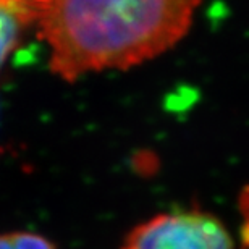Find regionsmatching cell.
<instances>
[{"label": "cell", "mask_w": 249, "mask_h": 249, "mask_svg": "<svg viewBox=\"0 0 249 249\" xmlns=\"http://www.w3.org/2000/svg\"><path fill=\"white\" fill-rule=\"evenodd\" d=\"M201 0H0L49 47L65 81L126 70L162 55L186 36Z\"/></svg>", "instance_id": "1"}, {"label": "cell", "mask_w": 249, "mask_h": 249, "mask_svg": "<svg viewBox=\"0 0 249 249\" xmlns=\"http://www.w3.org/2000/svg\"><path fill=\"white\" fill-rule=\"evenodd\" d=\"M122 249H236L225 225L201 211L159 213L138 225Z\"/></svg>", "instance_id": "2"}, {"label": "cell", "mask_w": 249, "mask_h": 249, "mask_svg": "<svg viewBox=\"0 0 249 249\" xmlns=\"http://www.w3.org/2000/svg\"><path fill=\"white\" fill-rule=\"evenodd\" d=\"M21 29L23 26L18 23V19L3 7H0V70L17 47Z\"/></svg>", "instance_id": "3"}, {"label": "cell", "mask_w": 249, "mask_h": 249, "mask_svg": "<svg viewBox=\"0 0 249 249\" xmlns=\"http://www.w3.org/2000/svg\"><path fill=\"white\" fill-rule=\"evenodd\" d=\"M0 249H57L46 236L31 231H12L0 235Z\"/></svg>", "instance_id": "4"}, {"label": "cell", "mask_w": 249, "mask_h": 249, "mask_svg": "<svg viewBox=\"0 0 249 249\" xmlns=\"http://www.w3.org/2000/svg\"><path fill=\"white\" fill-rule=\"evenodd\" d=\"M238 207H240L241 215V240L243 246L249 249V186H246L241 191L240 197H238Z\"/></svg>", "instance_id": "5"}]
</instances>
